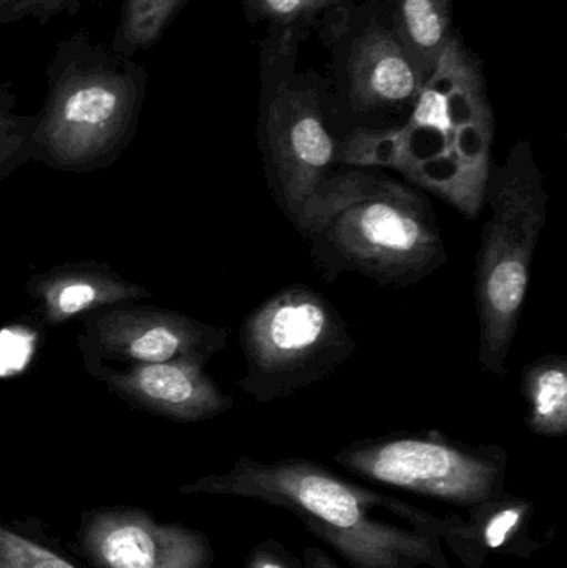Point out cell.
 Returning a JSON list of instances; mask_svg holds the SVG:
<instances>
[{"label": "cell", "instance_id": "18", "mask_svg": "<svg viewBox=\"0 0 567 568\" xmlns=\"http://www.w3.org/2000/svg\"><path fill=\"white\" fill-rule=\"evenodd\" d=\"M37 120L17 119L0 105V182L33 160L32 136Z\"/></svg>", "mask_w": 567, "mask_h": 568}, {"label": "cell", "instance_id": "17", "mask_svg": "<svg viewBox=\"0 0 567 568\" xmlns=\"http://www.w3.org/2000/svg\"><path fill=\"white\" fill-rule=\"evenodd\" d=\"M182 0H126L123 30L135 45H149L165 29Z\"/></svg>", "mask_w": 567, "mask_h": 568}, {"label": "cell", "instance_id": "12", "mask_svg": "<svg viewBox=\"0 0 567 568\" xmlns=\"http://www.w3.org/2000/svg\"><path fill=\"white\" fill-rule=\"evenodd\" d=\"M43 323L60 326L102 307L152 297L142 284L126 282L105 263L75 262L39 273L27 282Z\"/></svg>", "mask_w": 567, "mask_h": 568}, {"label": "cell", "instance_id": "15", "mask_svg": "<svg viewBox=\"0 0 567 568\" xmlns=\"http://www.w3.org/2000/svg\"><path fill=\"white\" fill-rule=\"evenodd\" d=\"M522 390L528 414L526 426L536 436L563 437L567 434V359L549 353L526 364Z\"/></svg>", "mask_w": 567, "mask_h": 568}, {"label": "cell", "instance_id": "1", "mask_svg": "<svg viewBox=\"0 0 567 568\" xmlns=\"http://www.w3.org/2000/svg\"><path fill=\"white\" fill-rule=\"evenodd\" d=\"M182 494L246 497L286 510L353 568L449 567L446 519L313 460L240 457L230 473L202 477Z\"/></svg>", "mask_w": 567, "mask_h": 568}, {"label": "cell", "instance_id": "5", "mask_svg": "<svg viewBox=\"0 0 567 568\" xmlns=\"http://www.w3.org/2000/svg\"><path fill=\"white\" fill-rule=\"evenodd\" d=\"M240 344L246 363L240 386L260 404L330 379L358 349L335 304L302 283L282 287L246 314Z\"/></svg>", "mask_w": 567, "mask_h": 568}, {"label": "cell", "instance_id": "13", "mask_svg": "<svg viewBox=\"0 0 567 568\" xmlns=\"http://www.w3.org/2000/svg\"><path fill=\"white\" fill-rule=\"evenodd\" d=\"M423 83L402 40L385 29L366 32L350 59V97L358 110L413 105Z\"/></svg>", "mask_w": 567, "mask_h": 568}, {"label": "cell", "instance_id": "4", "mask_svg": "<svg viewBox=\"0 0 567 568\" xmlns=\"http://www.w3.org/2000/svg\"><path fill=\"white\" fill-rule=\"evenodd\" d=\"M548 202L541 170L526 143L513 149L503 165H492L485 193L492 219L483 226L476 255L475 301L479 366L502 379L508 374Z\"/></svg>", "mask_w": 567, "mask_h": 568}, {"label": "cell", "instance_id": "8", "mask_svg": "<svg viewBox=\"0 0 567 568\" xmlns=\"http://www.w3.org/2000/svg\"><path fill=\"white\" fill-rule=\"evenodd\" d=\"M80 354L87 371L97 366L199 361L206 364L226 346L230 331L179 311L120 303L80 317Z\"/></svg>", "mask_w": 567, "mask_h": 568}, {"label": "cell", "instance_id": "19", "mask_svg": "<svg viewBox=\"0 0 567 568\" xmlns=\"http://www.w3.org/2000/svg\"><path fill=\"white\" fill-rule=\"evenodd\" d=\"M0 568H77L59 554L0 526Z\"/></svg>", "mask_w": 567, "mask_h": 568}, {"label": "cell", "instance_id": "2", "mask_svg": "<svg viewBox=\"0 0 567 568\" xmlns=\"http://www.w3.org/2000/svg\"><path fill=\"white\" fill-rule=\"evenodd\" d=\"M495 119L478 67L449 40L399 129L356 130L342 145L345 165L383 166L433 193L466 219L485 206Z\"/></svg>", "mask_w": 567, "mask_h": 568}, {"label": "cell", "instance_id": "16", "mask_svg": "<svg viewBox=\"0 0 567 568\" xmlns=\"http://www.w3.org/2000/svg\"><path fill=\"white\" fill-rule=\"evenodd\" d=\"M452 0H396V19L403 45L435 65L449 43Z\"/></svg>", "mask_w": 567, "mask_h": 568}, {"label": "cell", "instance_id": "9", "mask_svg": "<svg viewBox=\"0 0 567 568\" xmlns=\"http://www.w3.org/2000/svg\"><path fill=\"white\" fill-rule=\"evenodd\" d=\"M260 146L269 189L290 222L330 175L335 143L323 122L318 99L306 90L282 87L260 122Z\"/></svg>", "mask_w": 567, "mask_h": 568}, {"label": "cell", "instance_id": "14", "mask_svg": "<svg viewBox=\"0 0 567 568\" xmlns=\"http://www.w3.org/2000/svg\"><path fill=\"white\" fill-rule=\"evenodd\" d=\"M468 510V519L445 517L443 542L468 568H482L492 554H515L528 544L529 524L535 504L523 497L503 493Z\"/></svg>", "mask_w": 567, "mask_h": 568}, {"label": "cell", "instance_id": "20", "mask_svg": "<svg viewBox=\"0 0 567 568\" xmlns=\"http://www.w3.org/2000/svg\"><path fill=\"white\" fill-rule=\"evenodd\" d=\"M249 3L266 19L279 23H292L318 12L330 2L328 0H249Z\"/></svg>", "mask_w": 567, "mask_h": 568}, {"label": "cell", "instance_id": "11", "mask_svg": "<svg viewBox=\"0 0 567 568\" xmlns=\"http://www.w3.org/2000/svg\"><path fill=\"white\" fill-rule=\"evenodd\" d=\"M89 374L130 406L176 423L213 419L235 406L232 397L205 373V364L199 361L97 366L89 369Z\"/></svg>", "mask_w": 567, "mask_h": 568}, {"label": "cell", "instance_id": "23", "mask_svg": "<svg viewBox=\"0 0 567 568\" xmlns=\"http://www.w3.org/2000/svg\"><path fill=\"white\" fill-rule=\"evenodd\" d=\"M328 2H330V3H332V2H336V0H328Z\"/></svg>", "mask_w": 567, "mask_h": 568}, {"label": "cell", "instance_id": "3", "mask_svg": "<svg viewBox=\"0 0 567 568\" xmlns=\"http://www.w3.org/2000/svg\"><path fill=\"white\" fill-rule=\"evenodd\" d=\"M292 223L326 282L352 273L408 287L448 262L428 196L363 169L326 176Z\"/></svg>", "mask_w": 567, "mask_h": 568}, {"label": "cell", "instance_id": "10", "mask_svg": "<svg viewBox=\"0 0 567 568\" xmlns=\"http://www.w3.org/2000/svg\"><path fill=\"white\" fill-rule=\"evenodd\" d=\"M79 544L95 568H210L205 534L180 524H159L142 510L112 507L90 514Z\"/></svg>", "mask_w": 567, "mask_h": 568}, {"label": "cell", "instance_id": "7", "mask_svg": "<svg viewBox=\"0 0 567 568\" xmlns=\"http://www.w3.org/2000/svg\"><path fill=\"white\" fill-rule=\"evenodd\" d=\"M136 90L120 77L87 73L63 83L37 120L36 162L62 172L112 166L132 139Z\"/></svg>", "mask_w": 567, "mask_h": 568}, {"label": "cell", "instance_id": "22", "mask_svg": "<svg viewBox=\"0 0 567 568\" xmlns=\"http://www.w3.org/2000/svg\"><path fill=\"white\" fill-rule=\"evenodd\" d=\"M302 560L306 568H342L318 547H305Z\"/></svg>", "mask_w": 567, "mask_h": 568}, {"label": "cell", "instance_id": "21", "mask_svg": "<svg viewBox=\"0 0 567 568\" xmlns=\"http://www.w3.org/2000/svg\"><path fill=\"white\" fill-rule=\"evenodd\" d=\"M243 568H306L303 560L293 556L276 540H263L246 557Z\"/></svg>", "mask_w": 567, "mask_h": 568}, {"label": "cell", "instance_id": "6", "mask_svg": "<svg viewBox=\"0 0 567 568\" xmlns=\"http://www.w3.org/2000/svg\"><path fill=\"white\" fill-rule=\"evenodd\" d=\"M333 460L369 483L462 509L506 493L508 453L502 446H473L439 430L355 440Z\"/></svg>", "mask_w": 567, "mask_h": 568}]
</instances>
